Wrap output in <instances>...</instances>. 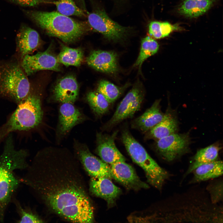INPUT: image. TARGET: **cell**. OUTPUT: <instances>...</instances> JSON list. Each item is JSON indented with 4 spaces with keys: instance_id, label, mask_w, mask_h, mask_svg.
<instances>
[{
    "instance_id": "9a60e30c",
    "label": "cell",
    "mask_w": 223,
    "mask_h": 223,
    "mask_svg": "<svg viewBox=\"0 0 223 223\" xmlns=\"http://www.w3.org/2000/svg\"><path fill=\"white\" fill-rule=\"evenodd\" d=\"M111 179L106 177H91L89 184L91 193L104 199L109 208L115 206L117 199L121 193L120 189L114 184Z\"/></svg>"
},
{
    "instance_id": "44dd1931",
    "label": "cell",
    "mask_w": 223,
    "mask_h": 223,
    "mask_svg": "<svg viewBox=\"0 0 223 223\" xmlns=\"http://www.w3.org/2000/svg\"><path fill=\"white\" fill-rule=\"evenodd\" d=\"M192 173L193 176L189 181L190 184L218 177L223 174V162L217 160L202 164L196 168Z\"/></svg>"
},
{
    "instance_id": "6da1fadb",
    "label": "cell",
    "mask_w": 223,
    "mask_h": 223,
    "mask_svg": "<svg viewBox=\"0 0 223 223\" xmlns=\"http://www.w3.org/2000/svg\"><path fill=\"white\" fill-rule=\"evenodd\" d=\"M74 159L59 152L40 151L20 180L50 211L72 222H93V208Z\"/></svg>"
},
{
    "instance_id": "ac0fdd59",
    "label": "cell",
    "mask_w": 223,
    "mask_h": 223,
    "mask_svg": "<svg viewBox=\"0 0 223 223\" xmlns=\"http://www.w3.org/2000/svg\"><path fill=\"white\" fill-rule=\"evenodd\" d=\"M79 92L76 78L68 75L61 79L55 86L54 96L56 101L63 103H72L77 99Z\"/></svg>"
},
{
    "instance_id": "9c48e42d",
    "label": "cell",
    "mask_w": 223,
    "mask_h": 223,
    "mask_svg": "<svg viewBox=\"0 0 223 223\" xmlns=\"http://www.w3.org/2000/svg\"><path fill=\"white\" fill-rule=\"evenodd\" d=\"M144 96L141 87H133L120 103L112 117L104 125L103 129L109 130L123 120L132 117L140 108Z\"/></svg>"
},
{
    "instance_id": "ffe728a7",
    "label": "cell",
    "mask_w": 223,
    "mask_h": 223,
    "mask_svg": "<svg viewBox=\"0 0 223 223\" xmlns=\"http://www.w3.org/2000/svg\"><path fill=\"white\" fill-rule=\"evenodd\" d=\"M16 41L18 48L23 57L38 47L40 38L36 31L26 25H23L17 33Z\"/></svg>"
},
{
    "instance_id": "836d02e7",
    "label": "cell",
    "mask_w": 223,
    "mask_h": 223,
    "mask_svg": "<svg viewBox=\"0 0 223 223\" xmlns=\"http://www.w3.org/2000/svg\"><path fill=\"white\" fill-rule=\"evenodd\" d=\"M78 3L80 4L81 6L85 9V0H77Z\"/></svg>"
},
{
    "instance_id": "603a6c76",
    "label": "cell",
    "mask_w": 223,
    "mask_h": 223,
    "mask_svg": "<svg viewBox=\"0 0 223 223\" xmlns=\"http://www.w3.org/2000/svg\"><path fill=\"white\" fill-rule=\"evenodd\" d=\"M215 1V0H185L179 7L178 12L187 17H197L206 13Z\"/></svg>"
},
{
    "instance_id": "83f0119b",
    "label": "cell",
    "mask_w": 223,
    "mask_h": 223,
    "mask_svg": "<svg viewBox=\"0 0 223 223\" xmlns=\"http://www.w3.org/2000/svg\"><path fill=\"white\" fill-rule=\"evenodd\" d=\"M148 32L150 36L155 39H160L169 36L172 32L181 30L177 25L168 22L152 21L148 24Z\"/></svg>"
},
{
    "instance_id": "d4e9b609",
    "label": "cell",
    "mask_w": 223,
    "mask_h": 223,
    "mask_svg": "<svg viewBox=\"0 0 223 223\" xmlns=\"http://www.w3.org/2000/svg\"><path fill=\"white\" fill-rule=\"evenodd\" d=\"M62 49L57 56L60 63L68 67L73 66H80L83 58V51L81 48H72L63 44Z\"/></svg>"
},
{
    "instance_id": "d6986e66",
    "label": "cell",
    "mask_w": 223,
    "mask_h": 223,
    "mask_svg": "<svg viewBox=\"0 0 223 223\" xmlns=\"http://www.w3.org/2000/svg\"><path fill=\"white\" fill-rule=\"evenodd\" d=\"M82 114L71 103H63L59 110V129L61 134L68 132L84 119Z\"/></svg>"
},
{
    "instance_id": "4dcf8cb0",
    "label": "cell",
    "mask_w": 223,
    "mask_h": 223,
    "mask_svg": "<svg viewBox=\"0 0 223 223\" xmlns=\"http://www.w3.org/2000/svg\"><path fill=\"white\" fill-rule=\"evenodd\" d=\"M206 190L212 203L217 204L222 201L223 181L222 179L211 182L207 186Z\"/></svg>"
},
{
    "instance_id": "2e32d148",
    "label": "cell",
    "mask_w": 223,
    "mask_h": 223,
    "mask_svg": "<svg viewBox=\"0 0 223 223\" xmlns=\"http://www.w3.org/2000/svg\"><path fill=\"white\" fill-rule=\"evenodd\" d=\"M86 60L89 66L101 72L114 74L118 70L117 55L113 51L93 50L90 52Z\"/></svg>"
},
{
    "instance_id": "f1b7e54d",
    "label": "cell",
    "mask_w": 223,
    "mask_h": 223,
    "mask_svg": "<svg viewBox=\"0 0 223 223\" xmlns=\"http://www.w3.org/2000/svg\"><path fill=\"white\" fill-rule=\"evenodd\" d=\"M52 3L55 5L57 11L63 15L80 17L85 15L82 10L78 7L72 0H58Z\"/></svg>"
},
{
    "instance_id": "e0dca14e",
    "label": "cell",
    "mask_w": 223,
    "mask_h": 223,
    "mask_svg": "<svg viewBox=\"0 0 223 223\" xmlns=\"http://www.w3.org/2000/svg\"><path fill=\"white\" fill-rule=\"evenodd\" d=\"M160 99L156 100L143 114L134 120L132 128L146 132L160 122L164 116L160 109Z\"/></svg>"
},
{
    "instance_id": "8fae6325",
    "label": "cell",
    "mask_w": 223,
    "mask_h": 223,
    "mask_svg": "<svg viewBox=\"0 0 223 223\" xmlns=\"http://www.w3.org/2000/svg\"><path fill=\"white\" fill-rule=\"evenodd\" d=\"M74 147L78 158L91 177L112 179L110 166L92 154L85 145L77 142Z\"/></svg>"
},
{
    "instance_id": "5bb4252c",
    "label": "cell",
    "mask_w": 223,
    "mask_h": 223,
    "mask_svg": "<svg viewBox=\"0 0 223 223\" xmlns=\"http://www.w3.org/2000/svg\"><path fill=\"white\" fill-rule=\"evenodd\" d=\"M117 133L118 131H116L111 135L101 133H97L96 135V152L102 160L110 165L126 160L115 144Z\"/></svg>"
},
{
    "instance_id": "7c38bea8",
    "label": "cell",
    "mask_w": 223,
    "mask_h": 223,
    "mask_svg": "<svg viewBox=\"0 0 223 223\" xmlns=\"http://www.w3.org/2000/svg\"><path fill=\"white\" fill-rule=\"evenodd\" d=\"M22 66L28 76L41 70L59 71L60 70V63L57 57L51 52L50 48L34 55H25L23 57Z\"/></svg>"
},
{
    "instance_id": "d6a6232c",
    "label": "cell",
    "mask_w": 223,
    "mask_h": 223,
    "mask_svg": "<svg viewBox=\"0 0 223 223\" xmlns=\"http://www.w3.org/2000/svg\"><path fill=\"white\" fill-rule=\"evenodd\" d=\"M23 7H35L41 4L50 2L47 0H8Z\"/></svg>"
},
{
    "instance_id": "5b68a950",
    "label": "cell",
    "mask_w": 223,
    "mask_h": 223,
    "mask_svg": "<svg viewBox=\"0 0 223 223\" xmlns=\"http://www.w3.org/2000/svg\"><path fill=\"white\" fill-rule=\"evenodd\" d=\"M18 104L9 119L0 127V144L11 132L30 130L42 121L43 113L38 96L29 94Z\"/></svg>"
},
{
    "instance_id": "3957f363",
    "label": "cell",
    "mask_w": 223,
    "mask_h": 223,
    "mask_svg": "<svg viewBox=\"0 0 223 223\" xmlns=\"http://www.w3.org/2000/svg\"><path fill=\"white\" fill-rule=\"evenodd\" d=\"M2 153L0 154V222H3L6 209L13 196L21 183L20 178L14 171L24 170L29 164L27 161V152L16 150L12 137L7 136Z\"/></svg>"
},
{
    "instance_id": "1f68e13d",
    "label": "cell",
    "mask_w": 223,
    "mask_h": 223,
    "mask_svg": "<svg viewBox=\"0 0 223 223\" xmlns=\"http://www.w3.org/2000/svg\"><path fill=\"white\" fill-rule=\"evenodd\" d=\"M16 210L20 216L18 223H42V220L38 216L33 212L27 207L24 208L19 202L14 198L13 199Z\"/></svg>"
},
{
    "instance_id": "8992f818",
    "label": "cell",
    "mask_w": 223,
    "mask_h": 223,
    "mask_svg": "<svg viewBox=\"0 0 223 223\" xmlns=\"http://www.w3.org/2000/svg\"><path fill=\"white\" fill-rule=\"evenodd\" d=\"M121 138L132 160L144 171L147 182L161 191L166 181L169 178L170 174L151 157L128 130H123Z\"/></svg>"
},
{
    "instance_id": "4316f807",
    "label": "cell",
    "mask_w": 223,
    "mask_h": 223,
    "mask_svg": "<svg viewBox=\"0 0 223 223\" xmlns=\"http://www.w3.org/2000/svg\"><path fill=\"white\" fill-rule=\"evenodd\" d=\"M86 98L91 108L97 115L102 116L108 111L110 103L101 93L97 91L89 92Z\"/></svg>"
},
{
    "instance_id": "f546056e",
    "label": "cell",
    "mask_w": 223,
    "mask_h": 223,
    "mask_svg": "<svg viewBox=\"0 0 223 223\" xmlns=\"http://www.w3.org/2000/svg\"><path fill=\"white\" fill-rule=\"evenodd\" d=\"M97 91L103 95L110 103L115 102L121 93L119 87L105 80L99 82Z\"/></svg>"
},
{
    "instance_id": "cb8c5ba5",
    "label": "cell",
    "mask_w": 223,
    "mask_h": 223,
    "mask_svg": "<svg viewBox=\"0 0 223 223\" xmlns=\"http://www.w3.org/2000/svg\"><path fill=\"white\" fill-rule=\"evenodd\" d=\"M220 149L219 146L215 144L198 151L186 171L183 175L182 180L199 165L217 160Z\"/></svg>"
},
{
    "instance_id": "277c9868",
    "label": "cell",
    "mask_w": 223,
    "mask_h": 223,
    "mask_svg": "<svg viewBox=\"0 0 223 223\" xmlns=\"http://www.w3.org/2000/svg\"><path fill=\"white\" fill-rule=\"evenodd\" d=\"M24 12L47 34L57 37L65 43L76 41L86 30L84 23L58 11L25 10Z\"/></svg>"
},
{
    "instance_id": "ba28073f",
    "label": "cell",
    "mask_w": 223,
    "mask_h": 223,
    "mask_svg": "<svg viewBox=\"0 0 223 223\" xmlns=\"http://www.w3.org/2000/svg\"><path fill=\"white\" fill-rule=\"evenodd\" d=\"M87 19L90 26L109 41H122L129 35L132 30L131 27L121 26L113 20L101 9L90 13Z\"/></svg>"
},
{
    "instance_id": "7a4b0ae2",
    "label": "cell",
    "mask_w": 223,
    "mask_h": 223,
    "mask_svg": "<svg viewBox=\"0 0 223 223\" xmlns=\"http://www.w3.org/2000/svg\"><path fill=\"white\" fill-rule=\"evenodd\" d=\"M151 215L152 222H223V206L212 203L207 192L198 189L166 198Z\"/></svg>"
},
{
    "instance_id": "7402d4cb",
    "label": "cell",
    "mask_w": 223,
    "mask_h": 223,
    "mask_svg": "<svg viewBox=\"0 0 223 223\" xmlns=\"http://www.w3.org/2000/svg\"><path fill=\"white\" fill-rule=\"evenodd\" d=\"M178 127V122L172 112L167 111L162 120L147 132L146 137L157 140L175 133Z\"/></svg>"
},
{
    "instance_id": "484cf974",
    "label": "cell",
    "mask_w": 223,
    "mask_h": 223,
    "mask_svg": "<svg viewBox=\"0 0 223 223\" xmlns=\"http://www.w3.org/2000/svg\"><path fill=\"white\" fill-rule=\"evenodd\" d=\"M159 49L157 42L152 37L147 36L142 39L140 52L134 66L140 68L142 63L147 58L156 53Z\"/></svg>"
},
{
    "instance_id": "52a82bcc",
    "label": "cell",
    "mask_w": 223,
    "mask_h": 223,
    "mask_svg": "<svg viewBox=\"0 0 223 223\" xmlns=\"http://www.w3.org/2000/svg\"><path fill=\"white\" fill-rule=\"evenodd\" d=\"M28 78L18 65L7 64L0 69V94L17 103L30 94Z\"/></svg>"
},
{
    "instance_id": "4fadbf2b",
    "label": "cell",
    "mask_w": 223,
    "mask_h": 223,
    "mask_svg": "<svg viewBox=\"0 0 223 223\" xmlns=\"http://www.w3.org/2000/svg\"><path fill=\"white\" fill-rule=\"evenodd\" d=\"M110 167L112 179L127 189L137 191L149 188L148 184L140 179L133 167L125 161L112 164Z\"/></svg>"
},
{
    "instance_id": "30bf717a",
    "label": "cell",
    "mask_w": 223,
    "mask_h": 223,
    "mask_svg": "<svg viewBox=\"0 0 223 223\" xmlns=\"http://www.w3.org/2000/svg\"><path fill=\"white\" fill-rule=\"evenodd\" d=\"M190 141L188 134L175 133L158 139L156 147L162 157L170 162L188 151Z\"/></svg>"
}]
</instances>
